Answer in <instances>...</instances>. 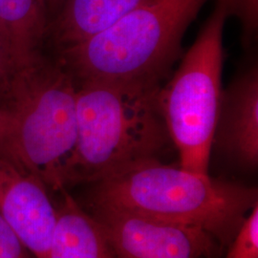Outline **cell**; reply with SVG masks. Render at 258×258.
Returning a JSON list of instances; mask_svg holds the SVG:
<instances>
[{"label":"cell","mask_w":258,"mask_h":258,"mask_svg":"<svg viewBox=\"0 0 258 258\" xmlns=\"http://www.w3.org/2000/svg\"><path fill=\"white\" fill-rule=\"evenodd\" d=\"M65 0H45L46 2L47 10L50 16L56 15L57 12L61 8Z\"/></svg>","instance_id":"e0dca14e"},{"label":"cell","mask_w":258,"mask_h":258,"mask_svg":"<svg viewBox=\"0 0 258 258\" xmlns=\"http://www.w3.org/2000/svg\"><path fill=\"white\" fill-rule=\"evenodd\" d=\"M116 258H217L221 249L200 229L109 208L92 209Z\"/></svg>","instance_id":"8992f818"},{"label":"cell","mask_w":258,"mask_h":258,"mask_svg":"<svg viewBox=\"0 0 258 258\" xmlns=\"http://www.w3.org/2000/svg\"><path fill=\"white\" fill-rule=\"evenodd\" d=\"M49 24L45 0H0V37L14 68L42 54Z\"/></svg>","instance_id":"8fae6325"},{"label":"cell","mask_w":258,"mask_h":258,"mask_svg":"<svg viewBox=\"0 0 258 258\" xmlns=\"http://www.w3.org/2000/svg\"><path fill=\"white\" fill-rule=\"evenodd\" d=\"M89 201L91 209L121 210L200 229L222 249L257 205L258 191L153 160L92 183Z\"/></svg>","instance_id":"7a4b0ae2"},{"label":"cell","mask_w":258,"mask_h":258,"mask_svg":"<svg viewBox=\"0 0 258 258\" xmlns=\"http://www.w3.org/2000/svg\"><path fill=\"white\" fill-rule=\"evenodd\" d=\"M17 233L0 215V258H31Z\"/></svg>","instance_id":"9a60e30c"},{"label":"cell","mask_w":258,"mask_h":258,"mask_svg":"<svg viewBox=\"0 0 258 258\" xmlns=\"http://www.w3.org/2000/svg\"><path fill=\"white\" fill-rule=\"evenodd\" d=\"M47 258H116L100 223L66 190Z\"/></svg>","instance_id":"30bf717a"},{"label":"cell","mask_w":258,"mask_h":258,"mask_svg":"<svg viewBox=\"0 0 258 258\" xmlns=\"http://www.w3.org/2000/svg\"><path fill=\"white\" fill-rule=\"evenodd\" d=\"M230 16L239 19L242 42L249 46L256 36L258 28V0H228Z\"/></svg>","instance_id":"4fadbf2b"},{"label":"cell","mask_w":258,"mask_h":258,"mask_svg":"<svg viewBox=\"0 0 258 258\" xmlns=\"http://www.w3.org/2000/svg\"><path fill=\"white\" fill-rule=\"evenodd\" d=\"M161 82L77 83L78 142L68 187L161 161L172 144L159 104Z\"/></svg>","instance_id":"6da1fadb"},{"label":"cell","mask_w":258,"mask_h":258,"mask_svg":"<svg viewBox=\"0 0 258 258\" xmlns=\"http://www.w3.org/2000/svg\"><path fill=\"white\" fill-rule=\"evenodd\" d=\"M233 164L254 171L258 165V66L235 75L223 89L213 145Z\"/></svg>","instance_id":"ba28073f"},{"label":"cell","mask_w":258,"mask_h":258,"mask_svg":"<svg viewBox=\"0 0 258 258\" xmlns=\"http://www.w3.org/2000/svg\"><path fill=\"white\" fill-rule=\"evenodd\" d=\"M208 0H147L110 27L57 51L76 83L163 80Z\"/></svg>","instance_id":"277c9868"},{"label":"cell","mask_w":258,"mask_h":258,"mask_svg":"<svg viewBox=\"0 0 258 258\" xmlns=\"http://www.w3.org/2000/svg\"><path fill=\"white\" fill-rule=\"evenodd\" d=\"M224 258H258V204L249 212Z\"/></svg>","instance_id":"7c38bea8"},{"label":"cell","mask_w":258,"mask_h":258,"mask_svg":"<svg viewBox=\"0 0 258 258\" xmlns=\"http://www.w3.org/2000/svg\"><path fill=\"white\" fill-rule=\"evenodd\" d=\"M0 109L16 121L25 168L49 189L66 190L78 142L72 74L56 57L40 54L14 68L0 87Z\"/></svg>","instance_id":"3957f363"},{"label":"cell","mask_w":258,"mask_h":258,"mask_svg":"<svg viewBox=\"0 0 258 258\" xmlns=\"http://www.w3.org/2000/svg\"><path fill=\"white\" fill-rule=\"evenodd\" d=\"M0 215L31 255L47 258L56 224V206L37 175L0 158Z\"/></svg>","instance_id":"52a82bcc"},{"label":"cell","mask_w":258,"mask_h":258,"mask_svg":"<svg viewBox=\"0 0 258 258\" xmlns=\"http://www.w3.org/2000/svg\"><path fill=\"white\" fill-rule=\"evenodd\" d=\"M14 70V64L9 52L0 37V87L5 83L9 75Z\"/></svg>","instance_id":"2e32d148"},{"label":"cell","mask_w":258,"mask_h":258,"mask_svg":"<svg viewBox=\"0 0 258 258\" xmlns=\"http://www.w3.org/2000/svg\"><path fill=\"white\" fill-rule=\"evenodd\" d=\"M229 17L228 0H215L194 44L159 93L160 108L178 152L179 166L205 175L210 170L223 92V37Z\"/></svg>","instance_id":"5b68a950"},{"label":"cell","mask_w":258,"mask_h":258,"mask_svg":"<svg viewBox=\"0 0 258 258\" xmlns=\"http://www.w3.org/2000/svg\"><path fill=\"white\" fill-rule=\"evenodd\" d=\"M0 158L26 170L19 152L16 121L8 113L0 109Z\"/></svg>","instance_id":"5bb4252c"},{"label":"cell","mask_w":258,"mask_h":258,"mask_svg":"<svg viewBox=\"0 0 258 258\" xmlns=\"http://www.w3.org/2000/svg\"><path fill=\"white\" fill-rule=\"evenodd\" d=\"M147 0H65L51 19L48 35L56 51L110 27Z\"/></svg>","instance_id":"9c48e42d"}]
</instances>
